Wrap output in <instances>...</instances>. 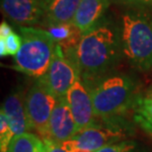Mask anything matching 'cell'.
Masks as SVG:
<instances>
[{
    "mask_svg": "<svg viewBox=\"0 0 152 152\" xmlns=\"http://www.w3.org/2000/svg\"><path fill=\"white\" fill-rule=\"evenodd\" d=\"M8 152H47L45 142L34 133L26 132L16 135L12 140Z\"/></svg>",
    "mask_w": 152,
    "mask_h": 152,
    "instance_id": "cell-16",
    "label": "cell"
},
{
    "mask_svg": "<svg viewBox=\"0 0 152 152\" xmlns=\"http://www.w3.org/2000/svg\"><path fill=\"white\" fill-rule=\"evenodd\" d=\"M81 78L76 51L64 53L56 45V50L48 71L39 79L53 92L56 98H63L76 80Z\"/></svg>",
    "mask_w": 152,
    "mask_h": 152,
    "instance_id": "cell-5",
    "label": "cell"
},
{
    "mask_svg": "<svg viewBox=\"0 0 152 152\" xmlns=\"http://www.w3.org/2000/svg\"><path fill=\"white\" fill-rule=\"evenodd\" d=\"M45 151L47 152H75L77 150L74 139H69L64 142H54L45 139Z\"/></svg>",
    "mask_w": 152,
    "mask_h": 152,
    "instance_id": "cell-19",
    "label": "cell"
},
{
    "mask_svg": "<svg viewBox=\"0 0 152 152\" xmlns=\"http://www.w3.org/2000/svg\"><path fill=\"white\" fill-rule=\"evenodd\" d=\"M1 11L21 27L45 24V6L39 0H1Z\"/></svg>",
    "mask_w": 152,
    "mask_h": 152,
    "instance_id": "cell-8",
    "label": "cell"
},
{
    "mask_svg": "<svg viewBox=\"0 0 152 152\" xmlns=\"http://www.w3.org/2000/svg\"><path fill=\"white\" fill-rule=\"evenodd\" d=\"M96 152H137V142L134 140H123Z\"/></svg>",
    "mask_w": 152,
    "mask_h": 152,
    "instance_id": "cell-20",
    "label": "cell"
},
{
    "mask_svg": "<svg viewBox=\"0 0 152 152\" xmlns=\"http://www.w3.org/2000/svg\"><path fill=\"white\" fill-rule=\"evenodd\" d=\"M57 98L45 83L38 79L25 95V107L30 127L42 139L47 137L48 121L56 105Z\"/></svg>",
    "mask_w": 152,
    "mask_h": 152,
    "instance_id": "cell-6",
    "label": "cell"
},
{
    "mask_svg": "<svg viewBox=\"0 0 152 152\" xmlns=\"http://www.w3.org/2000/svg\"><path fill=\"white\" fill-rule=\"evenodd\" d=\"M39 1H41L42 4H44L45 6V8H47V6L50 4V3L53 1V0H39Z\"/></svg>",
    "mask_w": 152,
    "mask_h": 152,
    "instance_id": "cell-24",
    "label": "cell"
},
{
    "mask_svg": "<svg viewBox=\"0 0 152 152\" xmlns=\"http://www.w3.org/2000/svg\"><path fill=\"white\" fill-rule=\"evenodd\" d=\"M15 134L10 126L5 113L1 110L0 112V150L1 152H8L9 147Z\"/></svg>",
    "mask_w": 152,
    "mask_h": 152,
    "instance_id": "cell-17",
    "label": "cell"
},
{
    "mask_svg": "<svg viewBox=\"0 0 152 152\" xmlns=\"http://www.w3.org/2000/svg\"><path fill=\"white\" fill-rule=\"evenodd\" d=\"M75 152H92V151H88V150H83V149H77Z\"/></svg>",
    "mask_w": 152,
    "mask_h": 152,
    "instance_id": "cell-25",
    "label": "cell"
},
{
    "mask_svg": "<svg viewBox=\"0 0 152 152\" xmlns=\"http://www.w3.org/2000/svg\"><path fill=\"white\" fill-rule=\"evenodd\" d=\"M81 0H53L45 8V26L73 22Z\"/></svg>",
    "mask_w": 152,
    "mask_h": 152,
    "instance_id": "cell-13",
    "label": "cell"
},
{
    "mask_svg": "<svg viewBox=\"0 0 152 152\" xmlns=\"http://www.w3.org/2000/svg\"><path fill=\"white\" fill-rule=\"evenodd\" d=\"M72 115L80 132L96 123L95 112L90 92L82 79L79 78L65 96Z\"/></svg>",
    "mask_w": 152,
    "mask_h": 152,
    "instance_id": "cell-9",
    "label": "cell"
},
{
    "mask_svg": "<svg viewBox=\"0 0 152 152\" xmlns=\"http://www.w3.org/2000/svg\"><path fill=\"white\" fill-rule=\"evenodd\" d=\"M108 118L102 124L96 123L85 129L78 132L73 137L77 149L96 152L106 146L124 140L126 127L123 123Z\"/></svg>",
    "mask_w": 152,
    "mask_h": 152,
    "instance_id": "cell-7",
    "label": "cell"
},
{
    "mask_svg": "<svg viewBox=\"0 0 152 152\" xmlns=\"http://www.w3.org/2000/svg\"><path fill=\"white\" fill-rule=\"evenodd\" d=\"M1 110L7 117L15 136L28 132L31 129L25 107V96L21 90L11 93L3 103Z\"/></svg>",
    "mask_w": 152,
    "mask_h": 152,
    "instance_id": "cell-11",
    "label": "cell"
},
{
    "mask_svg": "<svg viewBox=\"0 0 152 152\" xmlns=\"http://www.w3.org/2000/svg\"><path fill=\"white\" fill-rule=\"evenodd\" d=\"M124 4H140V0H118Z\"/></svg>",
    "mask_w": 152,
    "mask_h": 152,
    "instance_id": "cell-22",
    "label": "cell"
},
{
    "mask_svg": "<svg viewBox=\"0 0 152 152\" xmlns=\"http://www.w3.org/2000/svg\"><path fill=\"white\" fill-rule=\"evenodd\" d=\"M22 44V38L16 33H11L5 39H0V54L1 56H15L19 51Z\"/></svg>",
    "mask_w": 152,
    "mask_h": 152,
    "instance_id": "cell-18",
    "label": "cell"
},
{
    "mask_svg": "<svg viewBox=\"0 0 152 152\" xmlns=\"http://www.w3.org/2000/svg\"><path fill=\"white\" fill-rule=\"evenodd\" d=\"M147 93H151V94H152V86H151V87L149 88V89H148Z\"/></svg>",
    "mask_w": 152,
    "mask_h": 152,
    "instance_id": "cell-26",
    "label": "cell"
},
{
    "mask_svg": "<svg viewBox=\"0 0 152 152\" xmlns=\"http://www.w3.org/2000/svg\"><path fill=\"white\" fill-rule=\"evenodd\" d=\"M110 5L109 0H81L73 19V24L86 34L95 29Z\"/></svg>",
    "mask_w": 152,
    "mask_h": 152,
    "instance_id": "cell-12",
    "label": "cell"
},
{
    "mask_svg": "<svg viewBox=\"0 0 152 152\" xmlns=\"http://www.w3.org/2000/svg\"><path fill=\"white\" fill-rule=\"evenodd\" d=\"M11 33H13V30H12L10 25L6 22H2L0 25V39H5Z\"/></svg>",
    "mask_w": 152,
    "mask_h": 152,
    "instance_id": "cell-21",
    "label": "cell"
},
{
    "mask_svg": "<svg viewBox=\"0 0 152 152\" xmlns=\"http://www.w3.org/2000/svg\"><path fill=\"white\" fill-rule=\"evenodd\" d=\"M22 44L15 58L14 69L36 78L45 74L53 60L56 44L48 30L21 27Z\"/></svg>",
    "mask_w": 152,
    "mask_h": 152,
    "instance_id": "cell-4",
    "label": "cell"
},
{
    "mask_svg": "<svg viewBox=\"0 0 152 152\" xmlns=\"http://www.w3.org/2000/svg\"><path fill=\"white\" fill-rule=\"evenodd\" d=\"M140 4L152 5V0H140Z\"/></svg>",
    "mask_w": 152,
    "mask_h": 152,
    "instance_id": "cell-23",
    "label": "cell"
},
{
    "mask_svg": "<svg viewBox=\"0 0 152 152\" xmlns=\"http://www.w3.org/2000/svg\"><path fill=\"white\" fill-rule=\"evenodd\" d=\"M133 120L144 132L152 134V94L138 96L132 108Z\"/></svg>",
    "mask_w": 152,
    "mask_h": 152,
    "instance_id": "cell-15",
    "label": "cell"
},
{
    "mask_svg": "<svg viewBox=\"0 0 152 152\" xmlns=\"http://www.w3.org/2000/svg\"><path fill=\"white\" fill-rule=\"evenodd\" d=\"M123 45L120 32L108 25L97 26L82 36L76 59L85 84L110 74L120 61Z\"/></svg>",
    "mask_w": 152,
    "mask_h": 152,
    "instance_id": "cell-1",
    "label": "cell"
},
{
    "mask_svg": "<svg viewBox=\"0 0 152 152\" xmlns=\"http://www.w3.org/2000/svg\"><path fill=\"white\" fill-rule=\"evenodd\" d=\"M78 132L67 100L65 97L58 98L48 121V134L45 139L54 142H64L73 138Z\"/></svg>",
    "mask_w": 152,
    "mask_h": 152,
    "instance_id": "cell-10",
    "label": "cell"
},
{
    "mask_svg": "<svg viewBox=\"0 0 152 152\" xmlns=\"http://www.w3.org/2000/svg\"><path fill=\"white\" fill-rule=\"evenodd\" d=\"M121 39L123 51L133 67L152 70V15L129 10L121 15Z\"/></svg>",
    "mask_w": 152,
    "mask_h": 152,
    "instance_id": "cell-3",
    "label": "cell"
},
{
    "mask_svg": "<svg viewBox=\"0 0 152 152\" xmlns=\"http://www.w3.org/2000/svg\"><path fill=\"white\" fill-rule=\"evenodd\" d=\"M86 86L95 115L100 118H120L133 108L138 98L135 82L126 74H109Z\"/></svg>",
    "mask_w": 152,
    "mask_h": 152,
    "instance_id": "cell-2",
    "label": "cell"
},
{
    "mask_svg": "<svg viewBox=\"0 0 152 152\" xmlns=\"http://www.w3.org/2000/svg\"><path fill=\"white\" fill-rule=\"evenodd\" d=\"M48 31L53 38L56 44L62 48L64 53L75 51L83 36L73 22L48 26Z\"/></svg>",
    "mask_w": 152,
    "mask_h": 152,
    "instance_id": "cell-14",
    "label": "cell"
}]
</instances>
